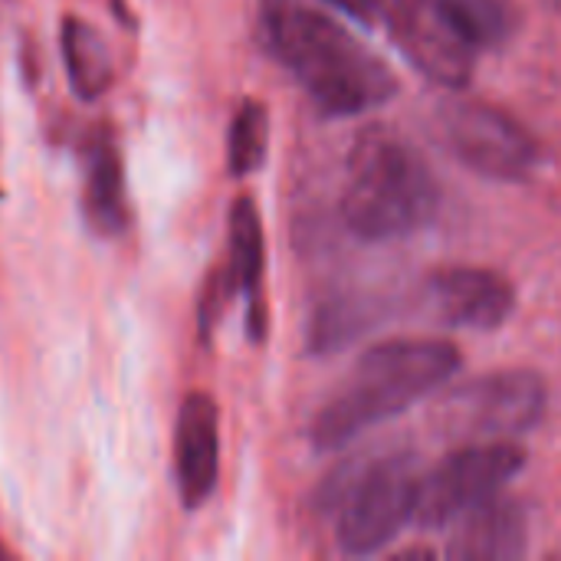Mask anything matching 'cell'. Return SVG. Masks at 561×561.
<instances>
[{
	"label": "cell",
	"instance_id": "cell-1",
	"mask_svg": "<svg viewBox=\"0 0 561 561\" xmlns=\"http://www.w3.org/2000/svg\"><path fill=\"white\" fill-rule=\"evenodd\" d=\"M270 53L299 79L325 115H362L398 95V76L329 13L302 0H263Z\"/></svg>",
	"mask_w": 561,
	"mask_h": 561
},
{
	"label": "cell",
	"instance_id": "cell-2",
	"mask_svg": "<svg viewBox=\"0 0 561 561\" xmlns=\"http://www.w3.org/2000/svg\"><path fill=\"white\" fill-rule=\"evenodd\" d=\"M460 371L457 345L444 339H391L368 348L352 378L325 401L312 424V444L322 454L348 447L368 427L385 424L421 398L444 388Z\"/></svg>",
	"mask_w": 561,
	"mask_h": 561
},
{
	"label": "cell",
	"instance_id": "cell-3",
	"mask_svg": "<svg viewBox=\"0 0 561 561\" xmlns=\"http://www.w3.org/2000/svg\"><path fill=\"white\" fill-rule=\"evenodd\" d=\"M437 201V181L411 141L371 131L348 154L342 217L355 237L371 243L411 237L434 220Z\"/></svg>",
	"mask_w": 561,
	"mask_h": 561
},
{
	"label": "cell",
	"instance_id": "cell-4",
	"mask_svg": "<svg viewBox=\"0 0 561 561\" xmlns=\"http://www.w3.org/2000/svg\"><path fill=\"white\" fill-rule=\"evenodd\" d=\"M348 483H332V496H342L339 546L345 556L365 559L381 552L414 519L421 477L414 463L398 454L345 470Z\"/></svg>",
	"mask_w": 561,
	"mask_h": 561
},
{
	"label": "cell",
	"instance_id": "cell-5",
	"mask_svg": "<svg viewBox=\"0 0 561 561\" xmlns=\"http://www.w3.org/2000/svg\"><path fill=\"white\" fill-rule=\"evenodd\" d=\"M546 404L549 391L536 371H493L447 391L437 427L463 444L513 440L542 421Z\"/></svg>",
	"mask_w": 561,
	"mask_h": 561
},
{
	"label": "cell",
	"instance_id": "cell-6",
	"mask_svg": "<svg viewBox=\"0 0 561 561\" xmlns=\"http://www.w3.org/2000/svg\"><path fill=\"white\" fill-rule=\"evenodd\" d=\"M526 467V450L513 440H480L450 454L440 467L421 477L414 523L444 529L463 519L480 503L500 496Z\"/></svg>",
	"mask_w": 561,
	"mask_h": 561
},
{
	"label": "cell",
	"instance_id": "cell-7",
	"mask_svg": "<svg viewBox=\"0 0 561 561\" xmlns=\"http://www.w3.org/2000/svg\"><path fill=\"white\" fill-rule=\"evenodd\" d=\"M447 151L493 181H523L536 164V138L510 112L480 99H450L437 115Z\"/></svg>",
	"mask_w": 561,
	"mask_h": 561
},
{
	"label": "cell",
	"instance_id": "cell-8",
	"mask_svg": "<svg viewBox=\"0 0 561 561\" xmlns=\"http://www.w3.org/2000/svg\"><path fill=\"white\" fill-rule=\"evenodd\" d=\"M381 23L394 36L408 62L427 79L463 89L473 79L477 46L457 26L444 0H378Z\"/></svg>",
	"mask_w": 561,
	"mask_h": 561
},
{
	"label": "cell",
	"instance_id": "cell-9",
	"mask_svg": "<svg viewBox=\"0 0 561 561\" xmlns=\"http://www.w3.org/2000/svg\"><path fill=\"white\" fill-rule=\"evenodd\" d=\"M431 306L440 322L457 329L493 332L516 309V289L496 270L480 266H450L440 270L431 283Z\"/></svg>",
	"mask_w": 561,
	"mask_h": 561
},
{
	"label": "cell",
	"instance_id": "cell-10",
	"mask_svg": "<svg viewBox=\"0 0 561 561\" xmlns=\"http://www.w3.org/2000/svg\"><path fill=\"white\" fill-rule=\"evenodd\" d=\"M174 477L184 510L204 506L220 477V414L210 394L191 391L174 424Z\"/></svg>",
	"mask_w": 561,
	"mask_h": 561
},
{
	"label": "cell",
	"instance_id": "cell-11",
	"mask_svg": "<svg viewBox=\"0 0 561 561\" xmlns=\"http://www.w3.org/2000/svg\"><path fill=\"white\" fill-rule=\"evenodd\" d=\"M529 549V516L519 500L493 496L457 519L450 539V559L457 561H516Z\"/></svg>",
	"mask_w": 561,
	"mask_h": 561
},
{
	"label": "cell",
	"instance_id": "cell-12",
	"mask_svg": "<svg viewBox=\"0 0 561 561\" xmlns=\"http://www.w3.org/2000/svg\"><path fill=\"white\" fill-rule=\"evenodd\" d=\"M82 217L95 237H118L128 227L122 151L108 128H99L82 151Z\"/></svg>",
	"mask_w": 561,
	"mask_h": 561
},
{
	"label": "cell",
	"instance_id": "cell-13",
	"mask_svg": "<svg viewBox=\"0 0 561 561\" xmlns=\"http://www.w3.org/2000/svg\"><path fill=\"white\" fill-rule=\"evenodd\" d=\"M230 279L233 289L247 296V325L250 339L260 342L266 332V309H263V266H266V247H263V220L253 204V197H237L230 207Z\"/></svg>",
	"mask_w": 561,
	"mask_h": 561
},
{
	"label": "cell",
	"instance_id": "cell-14",
	"mask_svg": "<svg viewBox=\"0 0 561 561\" xmlns=\"http://www.w3.org/2000/svg\"><path fill=\"white\" fill-rule=\"evenodd\" d=\"M59 49H62V66L69 76V85L82 102H95L112 89L115 62H112L108 43L89 20L66 16L62 30H59Z\"/></svg>",
	"mask_w": 561,
	"mask_h": 561
},
{
	"label": "cell",
	"instance_id": "cell-15",
	"mask_svg": "<svg viewBox=\"0 0 561 561\" xmlns=\"http://www.w3.org/2000/svg\"><path fill=\"white\" fill-rule=\"evenodd\" d=\"M270 151V112L260 99H243L227 131V168L233 178H247L263 168Z\"/></svg>",
	"mask_w": 561,
	"mask_h": 561
},
{
	"label": "cell",
	"instance_id": "cell-16",
	"mask_svg": "<svg viewBox=\"0 0 561 561\" xmlns=\"http://www.w3.org/2000/svg\"><path fill=\"white\" fill-rule=\"evenodd\" d=\"M375 322V309L365 299H329L319 306L312 329H309V345L322 355L339 352L362 332H368Z\"/></svg>",
	"mask_w": 561,
	"mask_h": 561
},
{
	"label": "cell",
	"instance_id": "cell-17",
	"mask_svg": "<svg viewBox=\"0 0 561 561\" xmlns=\"http://www.w3.org/2000/svg\"><path fill=\"white\" fill-rule=\"evenodd\" d=\"M444 3L477 49L496 46L510 36V3L506 0H444Z\"/></svg>",
	"mask_w": 561,
	"mask_h": 561
},
{
	"label": "cell",
	"instance_id": "cell-18",
	"mask_svg": "<svg viewBox=\"0 0 561 561\" xmlns=\"http://www.w3.org/2000/svg\"><path fill=\"white\" fill-rule=\"evenodd\" d=\"M332 7H339L342 13H348L352 20L365 23V26H375L381 20V3L378 0H325Z\"/></svg>",
	"mask_w": 561,
	"mask_h": 561
},
{
	"label": "cell",
	"instance_id": "cell-19",
	"mask_svg": "<svg viewBox=\"0 0 561 561\" xmlns=\"http://www.w3.org/2000/svg\"><path fill=\"white\" fill-rule=\"evenodd\" d=\"M0 559H7V552H3V546H0Z\"/></svg>",
	"mask_w": 561,
	"mask_h": 561
}]
</instances>
